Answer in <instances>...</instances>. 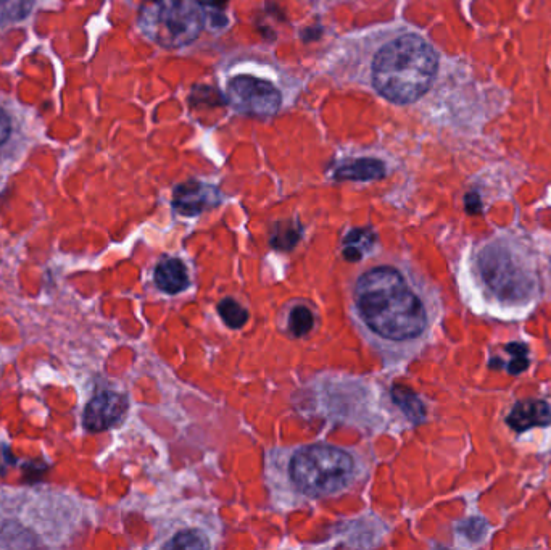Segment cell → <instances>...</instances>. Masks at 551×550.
Listing matches in <instances>:
<instances>
[{
    "label": "cell",
    "instance_id": "obj_1",
    "mask_svg": "<svg viewBox=\"0 0 551 550\" xmlns=\"http://www.w3.org/2000/svg\"><path fill=\"white\" fill-rule=\"evenodd\" d=\"M353 304L358 320L382 342L416 341L429 326L423 297L405 273L389 265L371 268L358 276Z\"/></svg>",
    "mask_w": 551,
    "mask_h": 550
},
{
    "label": "cell",
    "instance_id": "obj_2",
    "mask_svg": "<svg viewBox=\"0 0 551 550\" xmlns=\"http://www.w3.org/2000/svg\"><path fill=\"white\" fill-rule=\"evenodd\" d=\"M439 59L431 44L405 34L379 50L373 63V86L395 104H413L429 91Z\"/></svg>",
    "mask_w": 551,
    "mask_h": 550
},
{
    "label": "cell",
    "instance_id": "obj_3",
    "mask_svg": "<svg viewBox=\"0 0 551 550\" xmlns=\"http://www.w3.org/2000/svg\"><path fill=\"white\" fill-rule=\"evenodd\" d=\"M358 473L355 455L328 444L302 447L290 457V483L311 499L339 496L352 488Z\"/></svg>",
    "mask_w": 551,
    "mask_h": 550
},
{
    "label": "cell",
    "instance_id": "obj_4",
    "mask_svg": "<svg viewBox=\"0 0 551 550\" xmlns=\"http://www.w3.org/2000/svg\"><path fill=\"white\" fill-rule=\"evenodd\" d=\"M205 18L199 0H144L137 25L154 44L178 49L199 38Z\"/></svg>",
    "mask_w": 551,
    "mask_h": 550
},
{
    "label": "cell",
    "instance_id": "obj_5",
    "mask_svg": "<svg viewBox=\"0 0 551 550\" xmlns=\"http://www.w3.org/2000/svg\"><path fill=\"white\" fill-rule=\"evenodd\" d=\"M477 267L485 286L503 302L518 304L534 296L537 289L534 270L511 247L502 244L485 247L477 259Z\"/></svg>",
    "mask_w": 551,
    "mask_h": 550
},
{
    "label": "cell",
    "instance_id": "obj_6",
    "mask_svg": "<svg viewBox=\"0 0 551 550\" xmlns=\"http://www.w3.org/2000/svg\"><path fill=\"white\" fill-rule=\"evenodd\" d=\"M228 102L232 109L250 117H273L281 107V92L270 81L237 76L229 83Z\"/></svg>",
    "mask_w": 551,
    "mask_h": 550
},
{
    "label": "cell",
    "instance_id": "obj_7",
    "mask_svg": "<svg viewBox=\"0 0 551 550\" xmlns=\"http://www.w3.org/2000/svg\"><path fill=\"white\" fill-rule=\"evenodd\" d=\"M128 397L118 392L105 391L87 404L84 412V426L92 433L112 428L120 423L128 412Z\"/></svg>",
    "mask_w": 551,
    "mask_h": 550
},
{
    "label": "cell",
    "instance_id": "obj_8",
    "mask_svg": "<svg viewBox=\"0 0 551 550\" xmlns=\"http://www.w3.org/2000/svg\"><path fill=\"white\" fill-rule=\"evenodd\" d=\"M506 423L516 433H524V431L531 430L535 426H550V405L547 402H543V400H522V402L514 405L510 415L506 418Z\"/></svg>",
    "mask_w": 551,
    "mask_h": 550
},
{
    "label": "cell",
    "instance_id": "obj_9",
    "mask_svg": "<svg viewBox=\"0 0 551 550\" xmlns=\"http://www.w3.org/2000/svg\"><path fill=\"white\" fill-rule=\"evenodd\" d=\"M213 189L197 181L181 184L174 191L173 207L186 217H195L212 204Z\"/></svg>",
    "mask_w": 551,
    "mask_h": 550
},
{
    "label": "cell",
    "instance_id": "obj_10",
    "mask_svg": "<svg viewBox=\"0 0 551 550\" xmlns=\"http://www.w3.org/2000/svg\"><path fill=\"white\" fill-rule=\"evenodd\" d=\"M155 284L166 294H178L189 288L186 265L174 257H166L155 268Z\"/></svg>",
    "mask_w": 551,
    "mask_h": 550
},
{
    "label": "cell",
    "instance_id": "obj_11",
    "mask_svg": "<svg viewBox=\"0 0 551 550\" xmlns=\"http://www.w3.org/2000/svg\"><path fill=\"white\" fill-rule=\"evenodd\" d=\"M377 244V234L369 228L352 230L342 242V255L348 262H360L373 252Z\"/></svg>",
    "mask_w": 551,
    "mask_h": 550
},
{
    "label": "cell",
    "instance_id": "obj_12",
    "mask_svg": "<svg viewBox=\"0 0 551 550\" xmlns=\"http://www.w3.org/2000/svg\"><path fill=\"white\" fill-rule=\"evenodd\" d=\"M384 165L379 160L360 159L342 165L336 171L337 180L371 181L384 176Z\"/></svg>",
    "mask_w": 551,
    "mask_h": 550
},
{
    "label": "cell",
    "instance_id": "obj_13",
    "mask_svg": "<svg viewBox=\"0 0 551 550\" xmlns=\"http://www.w3.org/2000/svg\"><path fill=\"white\" fill-rule=\"evenodd\" d=\"M392 399L403 410L406 418L413 421V423H421L426 418V409H424L423 402L416 396V392L411 391L410 388L397 384L392 388Z\"/></svg>",
    "mask_w": 551,
    "mask_h": 550
},
{
    "label": "cell",
    "instance_id": "obj_14",
    "mask_svg": "<svg viewBox=\"0 0 551 550\" xmlns=\"http://www.w3.org/2000/svg\"><path fill=\"white\" fill-rule=\"evenodd\" d=\"M34 5L36 0H0V30L25 21Z\"/></svg>",
    "mask_w": 551,
    "mask_h": 550
},
{
    "label": "cell",
    "instance_id": "obj_15",
    "mask_svg": "<svg viewBox=\"0 0 551 550\" xmlns=\"http://www.w3.org/2000/svg\"><path fill=\"white\" fill-rule=\"evenodd\" d=\"M300 238H302V230L295 221H279L274 225L270 244L273 249L289 252L299 244Z\"/></svg>",
    "mask_w": 551,
    "mask_h": 550
},
{
    "label": "cell",
    "instance_id": "obj_16",
    "mask_svg": "<svg viewBox=\"0 0 551 550\" xmlns=\"http://www.w3.org/2000/svg\"><path fill=\"white\" fill-rule=\"evenodd\" d=\"M313 326H315V315L307 305H295L290 309L287 328L292 336L295 338L307 336L313 330Z\"/></svg>",
    "mask_w": 551,
    "mask_h": 550
},
{
    "label": "cell",
    "instance_id": "obj_17",
    "mask_svg": "<svg viewBox=\"0 0 551 550\" xmlns=\"http://www.w3.org/2000/svg\"><path fill=\"white\" fill-rule=\"evenodd\" d=\"M218 313L223 318L224 323L231 330H241L242 326L249 321V310L242 307L236 299L232 297H224L218 304Z\"/></svg>",
    "mask_w": 551,
    "mask_h": 550
},
{
    "label": "cell",
    "instance_id": "obj_18",
    "mask_svg": "<svg viewBox=\"0 0 551 550\" xmlns=\"http://www.w3.org/2000/svg\"><path fill=\"white\" fill-rule=\"evenodd\" d=\"M20 126V118L13 112L12 105L0 102V152L10 149V144L20 131Z\"/></svg>",
    "mask_w": 551,
    "mask_h": 550
},
{
    "label": "cell",
    "instance_id": "obj_19",
    "mask_svg": "<svg viewBox=\"0 0 551 550\" xmlns=\"http://www.w3.org/2000/svg\"><path fill=\"white\" fill-rule=\"evenodd\" d=\"M166 549H207L210 542L200 531L186 530L176 534L173 541L165 544Z\"/></svg>",
    "mask_w": 551,
    "mask_h": 550
},
{
    "label": "cell",
    "instance_id": "obj_20",
    "mask_svg": "<svg viewBox=\"0 0 551 550\" xmlns=\"http://www.w3.org/2000/svg\"><path fill=\"white\" fill-rule=\"evenodd\" d=\"M506 352H510L513 355V359L508 363V371H510L511 375H519V373H522V371L529 367V359H527L529 349L524 344H521V342L508 344Z\"/></svg>",
    "mask_w": 551,
    "mask_h": 550
},
{
    "label": "cell",
    "instance_id": "obj_21",
    "mask_svg": "<svg viewBox=\"0 0 551 550\" xmlns=\"http://www.w3.org/2000/svg\"><path fill=\"white\" fill-rule=\"evenodd\" d=\"M485 531H487V523L481 518H471L461 523V533L466 534V538L473 541L484 538Z\"/></svg>",
    "mask_w": 551,
    "mask_h": 550
},
{
    "label": "cell",
    "instance_id": "obj_22",
    "mask_svg": "<svg viewBox=\"0 0 551 550\" xmlns=\"http://www.w3.org/2000/svg\"><path fill=\"white\" fill-rule=\"evenodd\" d=\"M466 210H468V213H473V215H476V213L482 212V202L481 197H479V194H476V192H471V194H468L466 196Z\"/></svg>",
    "mask_w": 551,
    "mask_h": 550
},
{
    "label": "cell",
    "instance_id": "obj_23",
    "mask_svg": "<svg viewBox=\"0 0 551 550\" xmlns=\"http://www.w3.org/2000/svg\"><path fill=\"white\" fill-rule=\"evenodd\" d=\"M13 463V455L7 447H0V475H4L7 468Z\"/></svg>",
    "mask_w": 551,
    "mask_h": 550
}]
</instances>
